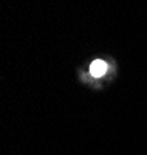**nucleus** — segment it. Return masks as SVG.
<instances>
[{"label": "nucleus", "mask_w": 147, "mask_h": 155, "mask_svg": "<svg viewBox=\"0 0 147 155\" xmlns=\"http://www.w3.org/2000/svg\"><path fill=\"white\" fill-rule=\"evenodd\" d=\"M107 71V64L101 59H96V61H93L91 62V65H90V73L91 76H95V78H101L104 76Z\"/></svg>", "instance_id": "obj_1"}]
</instances>
